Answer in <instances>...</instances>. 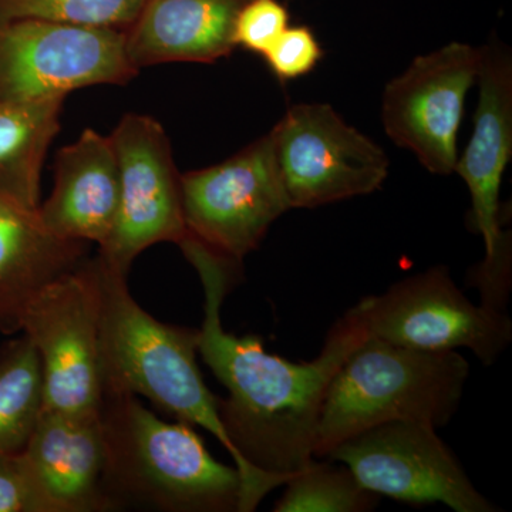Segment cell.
Returning <instances> with one entry per match:
<instances>
[{"label": "cell", "instance_id": "obj_6", "mask_svg": "<svg viewBox=\"0 0 512 512\" xmlns=\"http://www.w3.org/2000/svg\"><path fill=\"white\" fill-rule=\"evenodd\" d=\"M474 131L454 173L471 197V224L484 239L485 258L471 271L481 303L505 311L511 289L510 234L501 229L500 191L512 156V57L493 42L481 47Z\"/></svg>", "mask_w": 512, "mask_h": 512}, {"label": "cell", "instance_id": "obj_24", "mask_svg": "<svg viewBox=\"0 0 512 512\" xmlns=\"http://www.w3.org/2000/svg\"><path fill=\"white\" fill-rule=\"evenodd\" d=\"M0 512H47L20 453L0 456Z\"/></svg>", "mask_w": 512, "mask_h": 512}, {"label": "cell", "instance_id": "obj_8", "mask_svg": "<svg viewBox=\"0 0 512 512\" xmlns=\"http://www.w3.org/2000/svg\"><path fill=\"white\" fill-rule=\"evenodd\" d=\"M124 29L82 28L47 20L0 22V103L64 97L137 76Z\"/></svg>", "mask_w": 512, "mask_h": 512}, {"label": "cell", "instance_id": "obj_2", "mask_svg": "<svg viewBox=\"0 0 512 512\" xmlns=\"http://www.w3.org/2000/svg\"><path fill=\"white\" fill-rule=\"evenodd\" d=\"M100 420L111 511L241 512L237 467L212 457L190 424L160 419L133 394L104 397Z\"/></svg>", "mask_w": 512, "mask_h": 512}, {"label": "cell", "instance_id": "obj_23", "mask_svg": "<svg viewBox=\"0 0 512 512\" xmlns=\"http://www.w3.org/2000/svg\"><path fill=\"white\" fill-rule=\"evenodd\" d=\"M288 28L289 12L279 0H249L235 22L234 43L264 55Z\"/></svg>", "mask_w": 512, "mask_h": 512}, {"label": "cell", "instance_id": "obj_11", "mask_svg": "<svg viewBox=\"0 0 512 512\" xmlns=\"http://www.w3.org/2000/svg\"><path fill=\"white\" fill-rule=\"evenodd\" d=\"M326 458L348 467L377 497L413 505L440 503L456 512L498 511L431 424H379L342 441Z\"/></svg>", "mask_w": 512, "mask_h": 512}, {"label": "cell", "instance_id": "obj_1", "mask_svg": "<svg viewBox=\"0 0 512 512\" xmlns=\"http://www.w3.org/2000/svg\"><path fill=\"white\" fill-rule=\"evenodd\" d=\"M180 248L204 289L198 353L229 394L228 399H218V407L237 456L241 512L255 511L266 495L315 458L320 410L329 384L369 332L355 305L336 320L311 362L271 355L259 336H237L222 326V303L242 264L192 238Z\"/></svg>", "mask_w": 512, "mask_h": 512}, {"label": "cell", "instance_id": "obj_15", "mask_svg": "<svg viewBox=\"0 0 512 512\" xmlns=\"http://www.w3.org/2000/svg\"><path fill=\"white\" fill-rule=\"evenodd\" d=\"M120 202V168L111 137L84 130L55 161V187L39 215L53 234L86 244L109 239Z\"/></svg>", "mask_w": 512, "mask_h": 512}, {"label": "cell", "instance_id": "obj_18", "mask_svg": "<svg viewBox=\"0 0 512 512\" xmlns=\"http://www.w3.org/2000/svg\"><path fill=\"white\" fill-rule=\"evenodd\" d=\"M63 103L64 97L0 103V200L39 210L42 168Z\"/></svg>", "mask_w": 512, "mask_h": 512}, {"label": "cell", "instance_id": "obj_21", "mask_svg": "<svg viewBox=\"0 0 512 512\" xmlns=\"http://www.w3.org/2000/svg\"><path fill=\"white\" fill-rule=\"evenodd\" d=\"M147 0H0V22L47 20L97 29H127Z\"/></svg>", "mask_w": 512, "mask_h": 512}, {"label": "cell", "instance_id": "obj_22", "mask_svg": "<svg viewBox=\"0 0 512 512\" xmlns=\"http://www.w3.org/2000/svg\"><path fill=\"white\" fill-rule=\"evenodd\" d=\"M262 56L276 79L286 83L313 72L323 50L313 30L301 25L286 29Z\"/></svg>", "mask_w": 512, "mask_h": 512}, {"label": "cell", "instance_id": "obj_7", "mask_svg": "<svg viewBox=\"0 0 512 512\" xmlns=\"http://www.w3.org/2000/svg\"><path fill=\"white\" fill-rule=\"evenodd\" d=\"M356 308L373 338L427 352L468 349L484 366L494 365L512 340L510 316L471 302L447 266L402 279Z\"/></svg>", "mask_w": 512, "mask_h": 512}, {"label": "cell", "instance_id": "obj_4", "mask_svg": "<svg viewBox=\"0 0 512 512\" xmlns=\"http://www.w3.org/2000/svg\"><path fill=\"white\" fill-rule=\"evenodd\" d=\"M468 376L470 365L457 350L427 352L367 336L329 384L315 458H326L342 441L390 421L447 426L460 409Z\"/></svg>", "mask_w": 512, "mask_h": 512}, {"label": "cell", "instance_id": "obj_10", "mask_svg": "<svg viewBox=\"0 0 512 512\" xmlns=\"http://www.w3.org/2000/svg\"><path fill=\"white\" fill-rule=\"evenodd\" d=\"M271 134L291 210L372 194L389 175L383 148L329 104H295Z\"/></svg>", "mask_w": 512, "mask_h": 512}, {"label": "cell", "instance_id": "obj_3", "mask_svg": "<svg viewBox=\"0 0 512 512\" xmlns=\"http://www.w3.org/2000/svg\"><path fill=\"white\" fill-rule=\"evenodd\" d=\"M101 295L104 397L143 396L178 421L211 433L235 461V450L197 365L198 329L168 325L133 298L127 275L96 256Z\"/></svg>", "mask_w": 512, "mask_h": 512}, {"label": "cell", "instance_id": "obj_20", "mask_svg": "<svg viewBox=\"0 0 512 512\" xmlns=\"http://www.w3.org/2000/svg\"><path fill=\"white\" fill-rule=\"evenodd\" d=\"M275 512H367L379 497L363 488L345 466L313 458L308 466L289 478Z\"/></svg>", "mask_w": 512, "mask_h": 512}, {"label": "cell", "instance_id": "obj_19", "mask_svg": "<svg viewBox=\"0 0 512 512\" xmlns=\"http://www.w3.org/2000/svg\"><path fill=\"white\" fill-rule=\"evenodd\" d=\"M42 412V360L20 333L0 346V456L25 448Z\"/></svg>", "mask_w": 512, "mask_h": 512}, {"label": "cell", "instance_id": "obj_9", "mask_svg": "<svg viewBox=\"0 0 512 512\" xmlns=\"http://www.w3.org/2000/svg\"><path fill=\"white\" fill-rule=\"evenodd\" d=\"M188 237L242 264L291 210L271 131L220 164L181 174Z\"/></svg>", "mask_w": 512, "mask_h": 512}, {"label": "cell", "instance_id": "obj_16", "mask_svg": "<svg viewBox=\"0 0 512 512\" xmlns=\"http://www.w3.org/2000/svg\"><path fill=\"white\" fill-rule=\"evenodd\" d=\"M249 0H147L124 29L140 72L163 63H214L235 50V22Z\"/></svg>", "mask_w": 512, "mask_h": 512}, {"label": "cell", "instance_id": "obj_13", "mask_svg": "<svg viewBox=\"0 0 512 512\" xmlns=\"http://www.w3.org/2000/svg\"><path fill=\"white\" fill-rule=\"evenodd\" d=\"M480 66L481 49L454 42L416 57L384 89V131L431 174L454 173L458 130Z\"/></svg>", "mask_w": 512, "mask_h": 512}, {"label": "cell", "instance_id": "obj_12", "mask_svg": "<svg viewBox=\"0 0 512 512\" xmlns=\"http://www.w3.org/2000/svg\"><path fill=\"white\" fill-rule=\"evenodd\" d=\"M120 168V202L109 239L99 247L104 265L128 275L134 259L160 242L181 244L185 228L181 174L163 126L128 113L111 133Z\"/></svg>", "mask_w": 512, "mask_h": 512}, {"label": "cell", "instance_id": "obj_5", "mask_svg": "<svg viewBox=\"0 0 512 512\" xmlns=\"http://www.w3.org/2000/svg\"><path fill=\"white\" fill-rule=\"evenodd\" d=\"M20 333L42 360L43 412L100 414L104 390L96 258L47 286L26 311Z\"/></svg>", "mask_w": 512, "mask_h": 512}, {"label": "cell", "instance_id": "obj_14", "mask_svg": "<svg viewBox=\"0 0 512 512\" xmlns=\"http://www.w3.org/2000/svg\"><path fill=\"white\" fill-rule=\"evenodd\" d=\"M20 456L47 512L111 511L100 414L42 412Z\"/></svg>", "mask_w": 512, "mask_h": 512}, {"label": "cell", "instance_id": "obj_17", "mask_svg": "<svg viewBox=\"0 0 512 512\" xmlns=\"http://www.w3.org/2000/svg\"><path fill=\"white\" fill-rule=\"evenodd\" d=\"M89 244L53 234L39 210L0 200V333L18 335L47 286L86 261Z\"/></svg>", "mask_w": 512, "mask_h": 512}]
</instances>
